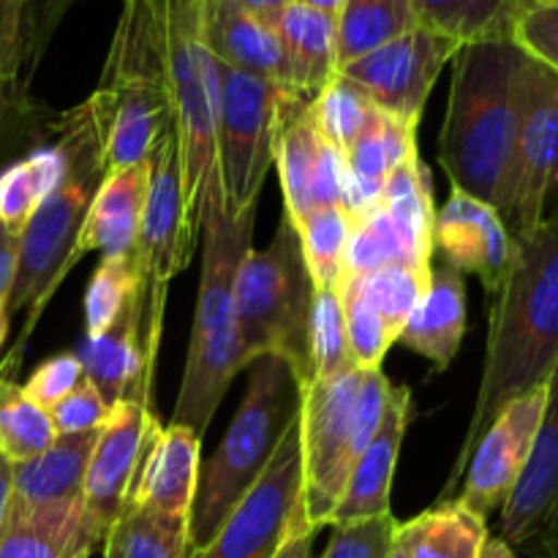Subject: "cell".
Wrapping results in <instances>:
<instances>
[{
	"label": "cell",
	"mask_w": 558,
	"mask_h": 558,
	"mask_svg": "<svg viewBox=\"0 0 558 558\" xmlns=\"http://www.w3.org/2000/svg\"><path fill=\"white\" fill-rule=\"evenodd\" d=\"M558 363V207L515 243L512 265L490 298L488 347L483 379L463 445L439 501L452 499L474 447L501 409L515 398L548 385Z\"/></svg>",
	"instance_id": "1"
},
{
	"label": "cell",
	"mask_w": 558,
	"mask_h": 558,
	"mask_svg": "<svg viewBox=\"0 0 558 558\" xmlns=\"http://www.w3.org/2000/svg\"><path fill=\"white\" fill-rule=\"evenodd\" d=\"M439 163L452 191L510 210L529 54L512 38L466 44L452 58Z\"/></svg>",
	"instance_id": "2"
},
{
	"label": "cell",
	"mask_w": 558,
	"mask_h": 558,
	"mask_svg": "<svg viewBox=\"0 0 558 558\" xmlns=\"http://www.w3.org/2000/svg\"><path fill=\"white\" fill-rule=\"evenodd\" d=\"M58 145L65 153L63 180L20 232V259L5 314L9 319L25 314V325L16 336L14 352L9 354V365L22 357L47 303L65 281L71 267L82 259V227L93 196L109 172L104 161L101 125L87 98L60 118Z\"/></svg>",
	"instance_id": "3"
},
{
	"label": "cell",
	"mask_w": 558,
	"mask_h": 558,
	"mask_svg": "<svg viewBox=\"0 0 558 558\" xmlns=\"http://www.w3.org/2000/svg\"><path fill=\"white\" fill-rule=\"evenodd\" d=\"M254 227L256 210L232 216L223 202H216L202 223L199 294L183 381L172 412V425L194 430L199 439L210 428L232 379L243 371L234 278L251 248Z\"/></svg>",
	"instance_id": "4"
},
{
	"label": "cell",
	"mask_w": 558,
	"mask_h": 558,
	"mask_svg": "<svg viewBox=\"0 0 558 558\" xmlns=\"http://www.w3.org/2000/svg\"><path fill=\"white\" fill-rule=\"evenodd\" d=\"M396 385L385 371L314 376L300 390V518L308 532L332 526L354 466L374 441Z\"/></svg>",
	"instance_id": "5"
},
{
	"label": "cell",
	"mask_w": 558,
	"mask_h": 558,
	"mask_svg": "<svg viewBox=\"0 0 558 558\" xmlns=\"http://www.w3.org/2000/svg\"><path fill=\"white\" fill-rule=\"evenodd\" d=\"M87 101L101 125L109 172L147 161L158 142L172 134L161 0H123L101 80Z\"/></svg>",
	"instance_id": "6"
},
{
	"label": "cell",
	"mask_w": 558,
	"mask_h": 558,
	"mask_svg": "<svg viewBox=\"0 0 558 558\" xmlns=\"http://www.w3.org/2000/svg\"><path fill=\"white\" fill-rule=\"evenodd\" d=\"M298 414L300 387L289 365L278 357L254 360L234 420L210 461L199 469L189 518L194 556L213 543L234 507L259 483Z\"/></svg>",
	"instance_id": "7"
},
{
	"label": "cell",
	"mask_w": 558,
	"mask_h": 558,
	"mask_svg": "<svg viewBox=\"0 0 558 558\" xmlns=\"http://www.w3.org/2000/svg\"><path fill=\"white\" fill-rule=\"evenodd\" d=\"M163 65L180 153L185 221L202 240V223L221 202L216 161L221 71L205 38V0H161Z\"/></svg>",
	"instance_id": "8"
},
{
	"label": "cell",
	"mask_w": 558,
	"mask_h": 558,
	"mask_svg": "<svg viewBox=\"0 0 558 558\" xmlns=\"http://www.w3.org/2000/svg\"><path fill=\"white\" fill-rule=\"evenodd\" d=\"M314 292L298 229L283 216L265 248L251 245L234 278V311H238L243 368L259 357H278L289 365L300 390L314 379V363H311Z\"/></svg>",
	"instance_id": "9"
},
{
	"label": "cell",
	"mask_w": 558,
	"mask_h": 558,
	"mask_svg": "<svg viewBox=\"0 0 558 558\" xmlns=\"http://www.w3.org/2000/svg\"><path fill=\"white\" fill-rule=\"evenodd\" d=\"M216 161L221 202L232 216L256 210L262 185L272 167V134L281 96L289 87L265 76L218 63Z\"/></svg>",
	"instance_id": "10"
},
{
	"label": "cell",
	"mask_w": 558,
	"mask_h": 558,
	"mask_svg": "<svg viewBox=\"0 0 558 558\" xmlns=\"http://www.w3.org/2000/svg\"><path fill=\"white\" fill-rule=\"evenodd\" d=\"M199 240L185 221L178 136L167 134L150 156V185L136 234V265L145 283V349L156 365L169 283L189 267Z\"/></svg>",
	"instance_id": "11"
},
{
	"label": "cell",
	"mask_w": 558,
	"mask_h": 558,
	"mask_svg": "<svg viewBox=\"0 0 558 558\" xmlns=\"http://www.w3.org/2000/svg\"><path fill=\"white\" fill-rule=\"evenodd\" d=\"M300 488L303 461L294 420L259 483L234 507L213 543L194 558H272L289 534L308 532L300 518Z\"/></svg>",
	"instance_id": "12"
},
{
	"label": "cell",
	"mask_w": 558,
	"mask_h": 558,
	"mask_svg": "<svg viewBox=\"0 0 558 558\" xmlns=\"http://www.w3.org/2000/svg\"><path fill=\"white\" fill-rule=\"evenodd\" d=\"M558 207V76L529 58L515 185L505 223L512 243L526 240Z\"/></svg>",
	"instance_id": "13"
},
{
	"label": "cell",
	"mask_w": 558,
	"mask_h": 558,
	"mask_svg": "<svg viewBox=\"0 0 558 558\" xmlns=\"http://www.w3.org/2000/svg\"><path fill=\"white\" fill-rule=\"evenodd\" d=\"M458 49L461 44L452 38L414 25L385 47L341 65L338 74L357 85L376 109L420 125L425 101Z\"/></svg>",
	"instance_id": "14"
},
{
	"label": "cell",
	"mask_w": 558,
	"mask_h": 558,
	"mask_svg": "<svg viewBox=\"0 0 558 558\" xmlns=\"http://www.w3.org/2000/svg\"><path fill=\"white\" fill-rule=\"evenodd\" d=\"M499 512V539L515 554L558 558V363L532 458Z\"/></svg>",
	"instance_id": "15"
},
{
	"label": "cell",
	"mask_w": 558,
	"mask_h": 558,
	"mask_svg": "<svg viewBox=\"0 0 558 558\" xmlns=\"http://www.w3.org/2000/svg\"><path fill=\"white\" fill-rule=\"evenodd\" d=\"M545 401H548V385L515 398L501 409L499 417L474 447L461 480V494L452 499L485 521L490 512L501 510L532 458Z\"/></svg>",
	"instance_id": "16"
},
{
	"label": "cell",
	"mask_w": 558,
	"mask_h": 558,
	"mask_svg": "<svg viewBox=\"0 0 558 558\" xmlns=\"http://www.w3.org/2000/svg\"><path fill=\"white\" fill-rule=\"evenodd\" d=\"M153 420L156 414L150 403L140 398H123L114 403L107 423L98 428L90 463H87L85 488H82V507L90 526L101 537H107L112 523L129 505L131 485L136 480Z\"/></svg>",
	"instance_id": "17"
},
{
	"label": "cell",
	"mask_w": 558,
	"mask_h": 558,
	"mask_svg": "<svg viewBox=\"0 0 558 558\" xmlns=\"http://www.w3.org/2000/svg\"><path fill=\"white\" fill-rule=\"evenodd\" d=\"M434 251H441L445 265L461 276L474 272L494 298L510 270L515 243L496 207L452 191L450 199L436 210Z\"/></svg>",
	"instance_id": "18"
},
{
	"label": "cell",
	"mask_w": 558,
	"mask_h": 558,
	"mask_svg": "<svg viewBox=\"0 0 558 558\" xmlns=\"http://www.w3.org/2000/svg\"><path fill=\"white\" fill-rule=\"evenodd\" d=\"M202 469V439L183 425L153 420L129 505L189 521Z\"/></svg>",
	"instance_id": "19"
},
{
	"label": "cell",
	"mask_w": 558,
	"mask_h": 558,
	"mask_svg": "<svg viewBox=\"0 0 558 558\" xmlns=\"http://www.w3.org/2000/svg\"><path fill=\"white\" fill-rule=\"evenodd\" d=\"M76 357L85 365L87 379L109 403L140 398L150 403L153 368L145 349V289L123 305L112 325L93 338H82Z\"/></svg>",
	"instance_id": "20"
},
{
	"label": "cell",
	"mask_w": 558,
	"mask_h": 558,
	"mask_svg": "<svg viewBox=\"0 0 558 558\" xmlns=\"http://www.w3.org/2000/svg\"><path fill=\"white\" fill-rule=\"evenodd\" d=\"M98 430L58 436L47 452L25 463H11V510L60 512L82 505L87 463Z\"/></svg>",
	"instance_id": "21"
},
{
	"label": "cell",
	"mask_w": 558,
	"mask_h": 558,
	"mask_svg": "<svg viewBox=\"0 0 558 558\" xmlns=\"http://www.w3.org/2000/svg\"><path fill=\"white\" fill-rule=\"evenodd\" d=\"M205 38L218 63L265 76L294 90L292 71L276 27L248 14L234 0H205Z\"/></svg>",
	"instance_id": "22"
},
{
	"label": "cell",
	"mask_w": 558,
	"mask_h": 558,
	"mask_svg": "<svg viewBox=\"0 0 558 558\" xmlns=\"http://www.w3.org/2000/svg\"><path fill=\"white\" fill-rule=\"evenodd\" d=\"M327 136L322 134L314 114V98L287 90L281 96L272 134V167L283 191V216L298 221L314 210V172Z\"/></svg>",
	"instance_id": "23"
},
{
	"label": "cell",
	"mask_w": 558,
	"mask_h": 558,
	"mask_svg": "<svg viewBox=\"0 0 558 558\" xmlns=\"http://www.w3.org/2000/svg\"><path fill=\"white\" fill-rule=\"evenodd\" d=\"M409 407H412L409 390L407 387H396L374 441L363 452L352 477H349L341 505L332 515V526L390 515L392 477H396L398 456H401L403 436H407Z\"/></svg>",
	"instance_id": "24"
},
{
	"label": "cell",
	"mask_w": 558,
	"mask_h": 558,
	"mask_svg": "<svg viewBox=\"0 0 558 558\" xmlns=\"http://www.w3.org/2000/svg\"><path fill=\"white\" fill-rule=\"evenodd\" d=\"M150 185V158L134 167L112 169L98 185L80 238V254L131 256L136 251L142 210Z\"/></svg>",
	"instance_id": "25"
},
{
	"label": "cell",
	"mask_w": 558,
	"mask_h": 558,
	"mask_svg": "<svg viewBox=\"0 0 558 558\" xmlns=\"http://www.w3.org/2000/svg\"><path fill=\"white\" fill-rule=\"evenodd\" d=\"M466 336V283L452 267H434L430 283L403 325L398 343L423 354L439 371L450 368Z\"/></svg>",
	"instance_id": "26"
},
{
	"label": "cell",
	"mask_w": 558,
	"mask_h": 558,
	"mask_svg": "<svg viewBox=\"0 0 558 558\" xmlns=\"http://www.w3.org/2000/svg\"><path fill=\"white\" fill-rule=\"evenodd\" d=\"M104 537L85 507L60 512H16L9 507L0 529V558H90Z\"/></svg>",
	"instance_id": "27"
},
{
	"label": "cell",
	"mask_w": 558,
	"mask_h": 558,
	"mask_svg": "<svg viewBox=\"0 0 558 558\" xmlns=\"http://www.w3.org/2000/svg\"><path fill=\"white\" fill-rule=\"evenodd\" d=\"M287 52L292 87L314 98L322 87L338 76V27L336 16L322 14L308 5L292 3L272 22Z\"/></svg>",
	"instance_id": "28"
},
{
	"label": "cell",
	"mask_w": 558,
	"mask_h": 558,
	"mask_svg": "<svg viewBox=\"0 0 558 558\" xmlns=\"http://www.w3.org/2000/svg\"><path fill=\"white\" fill-rule=\"evenodd\" d=\"M379 202L412 259L417 265H434V178L420 153L385 180Z\"/></svg>",
	"instance_id": "29"
},
{
	"label": "cell",
	"mask_w": 558,
	"mask_h": 558,
	"mask_svg": "<svg viewBox=\"0 0 558 558\" xmlns=\"http://www.w3.org/2000/svg\"><path fill=\"white\" fill-rule=\"evenodd\" d=\"M409 558H480L488 543V521L458 499L439 501L434 510L398 526Z\"/></svg>",
	"instance_id": "30"
},
{
	"label": "cell",
	"mask_w": 558,
	"mask_h": 558,
	"mask_svg": "<svg viewBox=\"0 0 558 558\" xmlns=\"http://www.w3.org/2000/svg\"><path fill=\"white\" fill-rule=\"evenodd\" d=\"M412 9L417 25L466 47L512 38L523 5L518 0H412Z\"/></svg>",
	"instance_id": "31"
},
{
	"label": "cell",
	"mask_w": 558,
	"mask_h": 558,
	"mask_svg": "<svg viewBox=\"0 0 558 558\" xmlns=\"http://www.w3.org/2000/svg\"><path fill=\"white\" fill-rule=\"evenodd\" d=\"M65 174L63 147L41 145L20 161L0 169V223L22 232L33 213L58 189Z\"/></svg>",
	"instance_id": "32"
},
{
	"label": "cell",
	"mask_w": 558,
	"mask_h": 558,
	"mask_svg": "<svg viewBox=\"0 0 558 558\" xmlns=\"http://www.w3.org/2000/svg\"><path fill=\"white\" fill-rule=\"evenodd\" d=\"M417 25L412 0H347L338 27V65H347Z\"/></svg>",
	"instance_id": "33"
},
{
	"label": "cell",
	"mask_w": 558,
	"mask_h": 558,
	"mask_svg": "<svg viewBox=\"0 0 558 558\" xmlns=\"http://www.w3.org/2000/svg\"><path fill=\"white\" fill-rule=\"evenodd\" d=\"M412 156H417V125L379 109L343 153L347 178L363 185H385V180Z\"/></svg>",
	"instance_id": "34"
},
{
	"label": "cell",
	"mask_w": 558,
	"mask_h": 558,
	"mask_svg": "<svg viewBox=\"0 0 558 558\" xmlns=\"http://www.w3.org/2000/svg\"><path fill=\"white\" fill-rule=\"evenodd\" d=\"M101 558H194L189 543V521L156 515L125 505L107 532Z\"/></svg>",
	"instance_id": "35"
},
{
	"label": "cell",
	"mask_w": 558,
	"mask_h": 558,
	"mask_svg": "<svg viewBox=\"0 0 558 558\" xmlns=\"http://www.w3.org/2000/svg\"><path fill=\"white\" fill-rule=\"evenodd\" d=\"M292 223L298 229L300 248H303L314 289L341 287L354 213H349L343 205H325L314 207Z\"/></svg>",
	"instance_id": "36"
},
{
	"label": "cell",
	"mask_w": 558,
	"mask_h": 558,
	"mask_svg": "<svg viewBox=\"0 0 558 558\" xmlns=\"http://www.w3.org/2000/svg\"><path fill=\"white\" fill-rule=\"evenodd\" d=\"M58 439L52 417L27 398L22 385L0 379V452L9 463H25L47 452Z\"/></svg>",
	"instance_id": "37"
},
{
	"label": "cell",
	"mask_w": 558,
	"mask_h": 558,
	"mask_svg": "<svg viewBox=\"0 0 558 558\" xmlns=\"http://www.w3.org/2000/svg\"><path fill=\"white\" fill-rule=\"evenodd\" d=\"M430 272H434V265H387L368 272V276L352 278V281L357 283L365 303L381 316L387 330L396 336V343L403 325H407L409 316H412L414 305L420 303L423 292L428 289Z\"/></svg>",
	"instance_id": "38"
},
{
	"label": "cell",
	"mask_w": 558,
	"mask_h": 558,
	"mask_svg": "<svg viewBox=\"0 0 558 558\" xmlns=\"http://www.w3.org/2000/svg\"><path fill=\"white\" fill-rule=\"evenodd\" d=\"M387 265H417L403 245L401 234L392 227L385 207L374 205L371 210L354 216L352 238H349L347 262H343V278H360ZM430 267V265H420Z\"/></svg>",
	"instance_id": "39"
},
{
	"label": "cell",
	"mask_w": 558,
	"mask_h": 558,
	"mask_svg": "<svg viewBox=\"0 0 558 558\" xmlns=\"http://www.w3.org/2000/svg\"><path fill=\"white\" fill-rule=\"evenodd\" d=\"M142 289L145 283H142L134 254L104 256L85 292V336L93 338L107 330L123 305Z\"/></svg>",
	"instance_id": "40"
},
{
	"label": "cell",
	"mask_w": 558,
	"mask_h": 558,
	"mask_svg": "<svg viewBox=\"0 0 558 558\" xmlns=\"http://www.w3.org/2000/svg\"><path fill=\"white\" fill-rule=\"evenodd\" d=\"M376 112L379 109L371 104V98L341 74L327 82L314 96L316 123H319L322 134L341 153L352 147V142L363 134V129Z\"/></svg>",
	"instance_id": "41"
},
{
	"label": "cell",
	"mask_w": 558,
	"mask_h": 558,
	"mask_svg": "<svg viewBox=\"0 0 558 558\" xmlns=\"http://www.w3.org/2000/svg\"><path fill=\"white\" fill-rule=\"evenodd\" d=\"M341 305H343V325H347V343L349 357H352L354 368L374 371L381 368V360L396 347V336L387 330L381 316L371 308L360 294L357 283L352 278H343L341 287Z\"/></svg>",
	"instance_id": "42"
},
{
	"label": "cell",
	"mask_w": 558,
	"mask_h": 558,
	"mask_svg": "<svg viewBox=\"0 0 558 558\" xmlns=\"http://www.w3.org/2000/svg\"><path fill=\"white\" fill-rule=\"evenodd\" d=\"M311 363H314V376H336L354 368L352 357H349L347 325H343V305L338 287L314 292Z\"/></svg>",
	"instance_id": "43"
},
{
	"label": "cell",
	"mask_w": 558,
	"mask_h": 558,
	"mask_svg": "<svg viewBox=\"0 0 558 558\" xmlns=\"http://www.w3.org/2000/svg\"><path fill=\"white\" fill-rule=\"evenodd\" d=\"M398 521L390 515L332 526V537L322 558H387L396 539Z\"/></svg>",
	"instance_id": "44"
},
{
	"label": "cell",
	"mask_w": 558,
	"mask_h": 558,
	"mask_svg": "<svg viewBox=\"0 0 558 558\" xmlns=\"http://www.w3.org/2000/svg\"><path fill=\"white\" fill-rule=\"evenodd\" d=\"M512 41L558 76V3L523 9L512 31Z\"/></svg>",
	"instance_id": "45"
},
{
	"label": "cell",
	"mask_w": 558,
	"mask_h": 558,
	"mask_svg": "<svg viewBox=\"0 0 558 558\" xmlns=\"http://www.w3.org/2000/svg\"><path fill=\"white\" fill-rule=\"evenodd\" d=\"M109 412H112V403L96 390L90 379H85L71 396L49 409V417L58 436H80L101 428Z\"/></svg>",
	"instance_id": "46"
},
{
	"label": "cell",
	"mask_w": 558,
	"mask_h": 558,
	"mask_svg": "<svg viewBox=\"0 0 558 558\" xmlns=\"http://www.w3.org/2000/svg\"><path fill=\"white\" fill-rule=\"evenodd\" d=\"M85 379L87 374L82 360L76 357L74 352H65V354H54V357H49L47 363L38 365V368L31 374V379L22 385V390L27 392L31 401H36L38 407H44L49 412L54 403H60L65 396H71V392H74Z\"/></svg>",
	"instance_id": "47"
},
{
	"label": "cell",
	"mask_w": 558,
	"mask_h": 558,
	"mask_svg": "<svg viewBox=\"0 0 558 558\" xmlns=\"http://www.w3.org/2000/svg\"><path fill=\"white\" fill-rule=\"evenodd\" d=\"M80 0H25V69L36 71L60 22Z\"/></svg>",
	"instance_id": "48"
},
{
	"label": "cell",
	"mask_w": 558,
	"mask_h": 558,
	"mask_svg": "<svg viewBox=\"0 0 558 558\" xmlns=\"http://www.w3.org/2000/svg\"><path fill=\"white\" fill-rule=\"evenodd\" d=\"M25 69V0H0V80L20 82Z\"/></svg>",
	"instance_id": "49"
},
{
	"label": "cell",
	"mask_w": 558,
	"mask_h": 558,
	"mask_svg": "<svg viewBox=\"0 0 558 558\" xmlns=\"http://www.w3.org/2000/svg\"><path fill=\"white\" fill-rule=\"evenodd\" d=\"M16 259H20V232L0 223V305L9 303L16 276Z\"/></svg>",
	"instance_id": "50"
},
{
	"label": "cell",
	"mask_w": 558,
	"mask_h": 558,
	"mask_svg": "<svg viewBox=\"0 0 558 558\" xmlns=\"http://www.w3.org/2000/svg\"><path fill=\"white\" fill-rule=\"evenodd\" d=\"M314 537H316V532L289 534V537L281 543V548H278V554L272 558H316L314 556Z\"/></svg>",
	"instance_id": "51"
},
{
	"label": "cell",
	"mask_w": 558,
	"mask_h": 558,
	"mask_svg": "<svg viewBox=\"0 0 558 558\" xmlns=\"http://www.w3.org/2000/svg\"><path fill=\"white\" fill-rule=\"evenodd\" d=\"M234 3L238 5H243L245 11H248V14H254V16H259V20H265V22H276V16L281 14L283 9H287L289 3H292V0H234Z\"/></svg>",
	"instance_id": "52"
},
{
	"label": "cell",
	"mask_w": 558,
	"mask_h": 558,
	"mask_svg": "<svg viewBox=\"0 0 558 558\" xmlns=\"http://www.w3.org/2000/svg\"><path fill=\"white\" fill-rule=\"evenodd\" d=\"M20 98H22V82L0 80V136H3L5 120H9L11 109L16 107Z\"/></svg>",
	"instance_id": "53"
},
{
	"label": "cell",
	"mask_w": 558,
	"mask_h": 558,
	"mask_svg": "<svg viewBox=\"0 0 558 558\" xmlns=\"http://www.w3.org/2000/svg\"><path fill=\"white\" fill-rule=\"evenodd\" d=\"M11 507V463L5 461V456L0 452V529H3L5 515H9Z\"/></svg>",
	"instance_id": "54"
},
{
	"label": "cell",
	"mask_w": 558,
	"mask_h": 558,
	"mask_svg": "<svg viewBox=\"0 0 558 558\" xmlns=\"http://www.w3.org/2000/svg\"><path fill=\"white\" fill-rule=\"evenodd\" d=\"M480 558H518V554L510 548V545L505 543V539L488 537V543H485V548H483V554H480Z\"/></svg>",
	"instance_id": "55"
},
{
	"label": "cell",
	"mask_w": 558,
	"mask_h": 558,
	"mask_svg": "<svg viewBox=\"0 0 558 558\" xmlns=\"http://www.w3.org/2000/svg\"><path fill=\"white\" fill-rule=\"evenodd\" d=\"M298 3L308 5V9L322 11V14L338 16V14H341V9H343V3H347V0H298Z\"/></svg>",
	"instance_id": "56"
},
{
	"label": "cell",
	"mask_w": 558,
	"mask_h": 558,
	"mask_svg": "<svg viewBox=\"0 0 558 558\" xmlns=\"http://www.w3.org/2000/svg\"><path fill=\"white\" fill-rule=\"evenodd\" d=\"M398 526H401V523H398ZM387 558H409V548L407 543H403L401 532H396V539H392V548L390 554H387Z\"/></svg>",
	"instance_id": "57"
},
{
	"label": "cell",
	"mask_w": 558,
	"mask_h": 558,
	"mask_svg": "<svg viewBox=\"0 0 558 558\" xmlns=\"http://www.w3.org/2000/svg\"><path fill=\"white\" fill-rule=\"evenodd\" d=\"M9 325H11V319H9V314H5V305H0V347H3L5 336H9Z\"/></svg>",
	"instance_id": "58"
},
{
	"label": "cell",
	"mask_w": 558,
	"mask_h": 558,
	"mask_svg": "<svg viewBox=\"0 0 558 558\" xmlns=\"http://www.w3.org/2000/svg\"><path fill=\"white\" fill-rule=\"evenodd\" d=\"M518 3L523 5V9H529V5H545V3H558V0H518Z\"/></svg>",
	"instance_id": "59"
}]
</instances>
